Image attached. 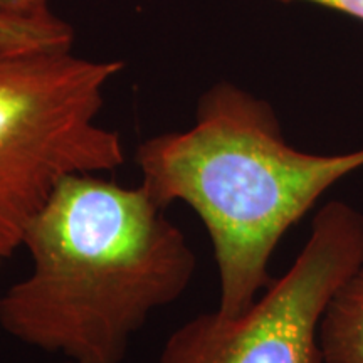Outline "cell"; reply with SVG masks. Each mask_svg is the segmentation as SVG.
<instances>
[{
    "mask_svg": "<svg viewBox=\"0 0 363 363\" xmlns=\"http://www.w3.org/2000/svg\"><path fill=\"white\" fill-rule=\"evenodd\" d=\"M74 29L51 11L17 16L0 11V48L72 49Z\"/></svg>",
    "mask_w": 363,
    "mask_h": 363,
    "instance_id": "8992f818",
    "label": "cell"
},
{
    "mask_svg": "<svg viewBox=\"0 0 363 363\" xmlns=\"http://www.w3.org/2000/svg\"><path fill=\"white\" fill-rule=\"evenodd\" d=\"M123 67L72 49L0 48V267L62 182L125 163L120 133L99 123Z\"/></svg>",
    "mask_w": 363,
    "mask_h": 363,
    "instance_id": "3957f363",
    "label": "cell"
},
{
    "mask_svg": "<svg viewBox=\"0 0 363 363\" xmlns=\"http://www.w3.org/2000/svg\"><path fill=\"white\" fill-rule=\"evenodd\" d=\"M51 0H0V11L17 16H38L49 12Z\"/></svg>",
    "mask_w": 363,
    "mask_h": 363,
    "instance_id": "ba28073f",
    "label": "cell"
},
{
    "mask_svg": "<svg viewBox=\"0 0 363 363\" xmlns=\"http://www.w3.org/2000/svg\"><path fill=\"white\" fill-rule=\"evenodd\" d=\"M30 271L0 294V328L69 363H123L135 335L192 283L184 230L142 184L66 179L27 227Z\"/></svg>",
    "mask_w": 363,
    "mask_h": 363,
    "instance_id": "6da1fadb",
    "label": "cell"
},
{
    "mask_svg": "<svg viewBox=\"0 0 363 363\" xmlns=\"http://www.w3.org/2000/svg\"><path fill=\"white\" fill-rule=\"evenodd\" d=\"M363 264V214L343 201L316 212L289 269L235 316L201 313L163 345L158 363H323L318 331L340 286Z\"/></svg>",
    "mask_w": 363,
    "mask_h": 363,
    "instance_id": "277c9868",
    "label": "cell"
},
{
    "mask_svg": "<svg viewBox=\"0 0 363 363\" xmlns=\"http://www.w3.org/2000/svg\"><path fill=\"white\" fill-rule=\"evenodd\" d=\"M276 2L316 4V6L331 9V11H337L340 13H345V16L353 17V19L363 22V0H276Z\"/></svg>",
    "mask_w": 363,
    "mask_h": 363,
    "instance_id": "52a82bcc",
    "label": "cell"
},
{
    "mask_svg": "<svg viewBox=\"0 0 363 363\" xmlns=\"http://www.w3.org/2000/svg\"><path fill=\"white\" fill-rule=\"evenodd\" d=\"M318 343L323 363H363V264L326 306Z\"/></svg>",
    "mask_w": 363,
    "mask_h": 363,
    "instance_id": "5b68a950",
    "label": "cell"
},
{
    "mask_svg": "<svg viewBox=\"0 0 363 363\" xmlns=\"http://www.w3.org/2000/svg\"><path fill=\"white\" fill-rule=\"evenodd\" d=\"M135 163L163 207L189 206L206 227L224 316L246 311L271 284L269 262L284 234L343 177L363 169V148L316 155L286 142L266 99L229 81L199 98L184 131L150 136Z\"/></svg>",
    "mask_w": 363,
    "mask_h": 363,
    "instance_id": "7a4b0ae2",
    "label": "cell"
}]
</instances>
